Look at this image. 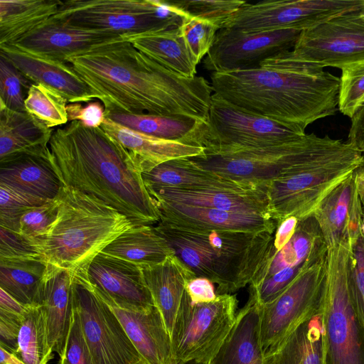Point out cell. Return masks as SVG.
<instances>
[{"label": "cell", "mask_w": 364, "mask_h": 364, "mask_svg": "<svg viewBox=\"0 0 364 364\" xmlns=\"http://www.w3.org/2000/svg\"><path fill=\"white\" fill-rule=\"evenodd\" d=\"M66 63L109 112L183 116L208 122L213 87L156 63L124 39L69 58Z\"/></svg>", "instance_id": "1"}, {"label": "cell", "mask_w": 364, "mask_h": 364, "mask_svg": "<svg viewBox=\"0 0 364 364\" xmlns=\"http://www.w3.org/2000/svg\"><path fill=\"white\" fill-rule=\"evenodd\" d=\"M210 80L213 92L225 101L301 134L338 109L340 78L289 50L258 68L213 72Z\"/></svg>", "instance_id": "2"}, {"label": "cell", "mask_w": 364, "mask_h": 364, "mask_svg": "<svg viewBox=\"0 0 364 364\" xmlns=\"http://www.w3.org/2000/svg\"><path fill=\"white\" fill-rule=\"evenodd\" d=\"M49 148L63 186L95 196L136 225H151L160 221L141 173L100 127L70 122L54 129Z\"/></svg>", "instance_id": "3"}, {"label": "cell", "mask_w": 364, "mask_h": 364, "mask_svg": "<svg viewBox=\"0 0 364 364\" xmlns=\"http://www.w3.org/2000/svg\"><path fill=\"white\" fill-rule=\"evenodd\" d=\"M154 228L196 277L217 284V294L234 293L250 284L275 234L181 228L161 222Z\"/></svg>", "instance_id": "4"}, {"label": "cell", "mask_w": 364, "mask_h": 364, "mask_svg": "<svg viewBox=\"0 0 364 364\" xmlns=\"http://www.w3.org/2000/svg\"><path fill=\"white\" fill-rule=\"evenodd\" d=\"M58 214L39 250L47 264L87 280L93 259L112 240L137 225L92 195L63 186Z\"/></svg>", "instance_id": "5"}, {"label": "cell", "mask_w": 364, "mask_h": 364, "mask_svg": "<svg viewBox=\"0 0 364 364\" xmlns=\"http://www.w3.org/2000/svg\"><path fill=\"white\" fill-rule=\"evenodd\" d=\"M364 163V154L349 142L331 140L267 186L271 218L277 225L294 216H313L323 200Z\"/></svg>", "instance_id": "6"}, {"label": "cell", "mask_w": 364, "mask_h": 364, "mask_svg": "<svg viewBox=\"0 0 364 364\" xmlns=\"http://www.w3.org/2000/svg\"><path fill=\"white\" fill-rule=\"evenodd\" d=\"M188 16L171 1L68 0L54 18L73 26L124 36L179 28Z\"/></svg>", "instance_id": "7"}, {"label": "cell", "mask_w": 364, "mask_h": 364, "mask_svg": "<svg viewBox=\"0 0 364 364\" xmlns=\"http://www.w3.org/2000/svg\"><path fill=\"white\" fill-rule=\"evenodd\" d=\"M327 247L324 364H364V326L352 308L348 294L352 245L344 238Z\"/></svg>", "instance_id": "8"}, {"label": "cell", "mask_w": 364, "mask_h": 364, "mask_svg": "<svg viewBox=\"0 0 364 364\" xmlns=\"http://www.w3.org/2000/svg\"><path fill=\"white\" fill-rule=\"evenodd\" d=\"M327 252L305 267L274 300L261 306L260 340L264 356L299 325L321 311L327 291Z\"/></svg>", "instance_id": "9"}, {"label": "cell", "mask_w": 364, "mask_h": 364, "mask_svg": "<svg viewBox=\"0 0 364 364\" xmlns=\"http://www.w3.org/2000/svg\"><path fill=\"white\" fill-rule=\"evenodd\" d=\"M331 138L311 133L283 144L225 155L190 158L200 168L241 183L266 187L302 162Z\"/></svg>", "instance_id": "10"}, {"label": "cell", "mask_w": 364, "mask_h": 364, "mask_svg": "<svg viewBox=\"0 0 364 364\" xmlns=\"http://www.w3.org/2000/svg\"><path fill=\"white\" fill-rule=\"evenodd\" d=\"M237 306L235 294H218L211 302L194 304L186 291L171 337L172 356L210 363L234 325Z\"/></svg>", "instance_id": "11"}, {"label": "cell", "mask_w": 364, "mask_h": 364, "mask_svg": "<svg viewBox=\"0 0 364 364\" xmlns=\"http://www.w3.org/2000/svg\"><path fill=\"white\" fill-rule=\"evenodd\" d=\"M208 131L205 155H225L283 144L306 134L243 110L214 92L209 109Z\"/></svg>", "instance_id": "12"}, {"label": "cell", "mask_w": 364, "mask_h": 364, "mask_svg": "<svg viewBox=\"0 0 364 364\" xmlns=\"http://www.w3.org/2000/svg\"><path fill=\"white\" fill-rule=\"evenodd\" d=\"M364 0H267L245 2L223 28L246 33L292 29L303 31L358 10Z\"/></svg>", "instance_id": "13"}, {"label": "cell", "mask_w": 364, "mask_h": 364, "mask_svg": "<svg viewBox=\"0 0 364 364\" xmlns=\"http://www.w3.org/2000/svg\"><path fill=\"white\" fill-rule=\"evenodd\" d=\"M73 307L95 364H134L144 359L88 281L73 278Z\"/></svg>", "instance_id": "14"}, {"label": "cell", "mask_w": 364, "mask_h": 364, "mask_svg": "<svg viewBox=\"0 0 364 364\" xmlns=\"http://www.w3.org/2000/svg\"><path fill=\"white\" fill-rule=\"evenodd\" d=\"M314 216L299 220L296 231L279 251L272 247L250 283L260 306L278 297L305 267L327 252Z\"/></svg>", "instance_id": "15"}, {"label": "cell", "mask_w": 364, "mask_h": 364, "mask_svg": "<svg viewBox=\"0 0 364 364\" xmlns=\"http://www.w3.org/2000/svg\"><path fill=\"white\" fill-rule=\"evenodd\" d=\"M289 54L322 68L343 66L364 60V16L358 10L303 31Z\"/></svg>", "instance_id": "16"}, {"label": "cell", "mask_w": 364, "mask_h": 364, "mask_svg": "<svg viewBox=\"0 0 364 364\" xmlns=\"http://www.w3.org/2000/svg\"><path fill=\"white\" fill-rule=\"evenodd\" d=\"M301 32L283 29L246 33L221 28L203 65L212 73L258 68L265 60L291 50Z\"/></svg>", "instance_id": "17"}, {"label": "cell", "mask_w": 364, "mask_h": 364, "mask_svg": "<svg viewBox=\"0 0 364 364\" xmlns=\"http://www.w3.org/2000/svg\"><path fill=\"white\" fill-rule=\"evenodd\" d=\"M93 290L118 306L146 311L155 306L141 267L127 260L100 252L87 273Z\"/></svg>", "instance_id": "18"}, {"label": "cell", "mask_w": 364, "mask_h": 364, "mask_svg": "<svg viewBox=\"0 0 364 364\" xmlns=\"http://www.w3.org/2000/svg\"><path fill=\"white\" fill-rule=\"evenodd\" d=\"M121 39L122 36L116 33L73 26L53 16L34 31L8 46L66 62L73 55Z\"/></svg>", "instance_id": "19"}, {"label": "cell", "mask_w": 364, "mask_h": 364, "mask_svg": "<svg viewBox=\"0 0 364 364\" xmlns=\"http://www.w3.org/2000/svg\"><path fill=\"white\" fill-rule=\"evenodd\" d=\"M100 128L141 173L168 160L205 154L200 146L165 140L122 126L106 117Z\"/></svg>", "instance_id": "20"}, {"label": "cell", "mask_w": 364, "mask_h": 364, "mask_svg": "<svg viewBox=\"0 0 364 364\" xmlns=\"http://www.w3.org/2000/svg\"><path fill=\"white\" fill-rule=\"evenodd\" d=\"M153 200L159 222L172 226L252 233L275 232L277 227L274 220L259 214Z\"/></svg>", "instance_id": "21"}, {"label": "cell", "mask_w": 364, "mask_h": 364, "mask_svg": "<svg viewBox=\"0 0 364 364\" xmlns=\"http://www.w3.org/2000/svg\"><path fill=\"white\" fill-rule=\"evenodd\" d=\"M0 55L32 83H41L53 88L69 103H87L95 100L88 86L66 62L8 45L0 46Z\"/></svg>", "instance_id": "22"}, {"label": "cell", "mask_w": 364, "mask_h": 364, "mask_svg": "<svg viewBox=\"0 0 364 364\" xmlns=\"http://www.w3.org/2000/svg\"><path fill=\"white\" fill-rule=\"evenodd\" d=\"M147 191L155 200L255 213L271 218L266 187L240 189L160 188Z\"/></svg>", "instance_id": "23"}, {"label": "cell", "mask_w": 364, "mask_h": 364, "mask_svg": "<svg viewBox=\"0 0 364 364\" xmlns=\"http://www.w3.org/2000/svg\"><path fill=\"white\" fill-rule=\"evenodd\" d=\"M0 183L46 200L55 199L63 186L53 166L50 148L0 160Z\"/></svg>", "instance_id": "24"}, {"label": "cell", "mask_w": 364, "mask_h": 364, "mask_svg": "<svg viewBox=\"0 0 364 364\" xmlns=\"http://www.w3.org/2000/svg\"><path fill=\"white\" fill-rule=\"evenodd\" d=\"M98 296L116 315L131 341L149 364L167 363L172 356L171 340L156 306L146 311H134L121 308L108 299Z\"/></svg>", "instance_id": "25"}, {"label": "cell", "mask_w": 364, "mask_h": 364, "mask_svg": "<svg viewBox=\"0 0 364 364\" xmlns=\"http://www.w3.org/2000/svg\"><path fill=\"white\" fill-rule=\"evenodd\" d=\"M41 306L46 317L50 347L61 358L73 314V277L68 271L48 264Z\"/></svg>", "instance_id": "26"}, {"label": "cell", "mask_w": 364, "mask_h": 364, "mask_svg": "<svg viewBox=\"0 0 364 364\" xmlns=\"http://www.w3.org/2000/svg\"><path fill=\"white\" fill-rule=\"evenodd\" d=\"M261 306L249 290L232 328L209 364H264L260 340Z\"/></svg>", "instance_id": "27"}, {"label": "cell", "mask_w": 364, "mask_h": 364, "mask_svg": "<svg viewBox=\"0 0 364 364\" xmlns=\"http://www.w3.org/2000/svg\"><path fill=\"white\" fill-rule=\"evenodd\" d=\"M141 269L154 304L171 337L186 284L196 276L174 254L162 263Z\"/></svg>", "instance_id": "28"}, {"label": "cell", "mask_w": 364, "mask_h": 364, "mask_svg": "<svg viewBox=\"0 0 364 364\" xmlns=\"http://www.w3.org/2000/svg\"><path fill=\"white\" fill-rule=\"evenodd\" d=\"M106 117L122 126L156 138L202 146L208 138V122L183 116L109 112Z\"/></svg>", "instance_id": "29"}, {"label": "cell", "mask_w": 364, "mask_h": 364, "mask_svg": "<svg viewBox=\"0 0 364 364\" xmlns=\"http://www.w3.org/2000/svg\"><path fill=\"white\" fill-rule=\"evenodd\" d=\"M146 189L176 188H229L240 189L255 186L223 178L198 166L190 158H179L163 162L151 170L142 173Z\"/></svg>", "instance_id": "30"}, {"label": "cell", "mask_w": 364, "mask_h": 364, "mask_svg": "<svg viewBox=\"0 0 364 364\" xmlns=\"http://www.w3.org/2000/svg\"><path fill=\"white\" fill-rule=\"evenodd\" d=\"M53 131L26 111L0 107V160L20 153L48 150Z\"/></svg>", "instance_id": "31"}, {"label": "cell", "mask_w": 364, "mask_h": 364, "mask_svg": "<svg viewBox=\"0 0 364 364\" xmlns=\"http://www.w3.org/2000/svg\"><path fill=\"white\" fill-rule=\"evenodd\" d=\"M122 38L165 68L186 77L196 76L198 63L189 53L179 28Z\"/></svg>", "instance_id": "32"}, {"label": "cell", "mask_w": 364, "mask_h": 364, "mask_svg": "<svg viewBox=\"0 0 364 364\" xmlns=\"http://www.w3.org/2000/svg\"><path fill=\"white\" fill-rule=\"evenodd\" d=\"M324 309V308H323ZM323 309L299 325L264 364H324Z\"/></svg>", "instance_id": "33"}, {"label": "cell", "mask_w": 364, "mask_h": 364, "mask_svg": "<svg viewBox=\"0 0 364 364\" xmlns=\"http://www.w3.org/2000/svg\"><path fill=\"white\" fill-rule=\"evenodd\" d=\"M59 0H0V46L12 45L48 21Z\"/></svg>", "instance_id": "34"}, {"label": "cell", "mask_w": 364, "mask_h": 364, "mask_svg": "<svg viewBox=\"0 0 364 364\" xmlns=\"http://www.w3.org/2000/svg\"><path fill=\"white\" fill-rule=\"evenodd\" d=\"M146 267L159 264L173 255L166 240L154 226L137 225L124 232L102 251Z\"/></svg>", "instance_id": "35"}, {"label": "cell", "mask_w": 364, "mask_h": 364, "mask_svg": "<svg viewBox=\"0 0 364 364\" xmlns=\"http://www.w3.org/2000/svg\"><path fill=\"white\" fill-rule=\"evenodd\" d=\"M47 268L43 258L0 259V288L26 307L41 306Z\"/></svg>", "instance_id": "36"}, {"label": "cell", "mask_w": 364, "mask_h": 364, "mask_svg": "<svg viewBox=\"0 0 364 364\" xmlns=\"http://www.w3.org/2000/svg\"><path fill=\"white\" fill-rule=\"evenodd\" d=\"M358 195L352 174L333 188L314 213L327 247L348 238L352 210Z\"/></svg>", "instance_id": "37"}, {"label": "cell", "mask_w": 364, "mask_h": 364, "mask_svg": "<svg viewBox=\"0 0 364 364\" xmlns=\"http://www.w3.org/2000/svg\"><path fill=\"white\" fill-rule=\"evenodd\" d=\"M41 306L30 307L24 315L14 355L26 364H47L53 358Z\"/></svg>", "instance_id": "38"}, {"label": "cell", "mask_w": 364, "mask_h": 364, "mask_svg": "<svg viewBox=\"0 0 364 364\" xmlns=\"http://www.w3.org/2000/svg\"><path fill=\"white\" fill-rule=\"evenodd\" d=\"M68 100L53 88L41 83H32L25 100L26 111L48 127L68 123Z\"/></svg>", "instance_id": "39"}, {"label": "cell", "mask_w": 364, "mask_h": 364, "mask_svg": "<svg viewBox=\"0 0 364 364\" xmlns=\"http://www.w3.org/2000/svg\"><path fill=\"white\" fill-rule=\"evenodd\" d=\"M58 207L55 198L30 208L21 216L18 233L31 242L38 250L56 219Z\"/></svg>", "instance_id": "40"}, {"label": "cell", "mask_w": 364, "mask_h": 364, "mask_svg": "<svg viewBox=\"0 0 364 364\" xmlns=\"http://www.w3.org/2000/svg\"><path fill=\"white\" fill-rule=\"evenodd\" d=\"M191 16L223 28L228 19L246 2L241 0H184L171 1Z\"/></svg>", "instance_id": "41"}, {"label": "cell", "mask_w": 364, "mask_h": 364, "mask_svg": "<svg viewBox=\"0 0 364 364\" xmlns=\"http://www.w3.org/2000/svg\"><path fill=\"white\" fill-rule=\"evenodd\" d=\"M32 82L0 55V107L26 111L25 100Z\"/></svg>", "instance_id": "42"}, {"label": "cell", "mask_w": 364, "mask_h": 364, "mask_svg": "<svg viewBox=\"0 0 364 364\" xmlns=\"http://www.w3.org/2000/svg\"><path fill=\"white\" fill-rule=\"evenodd\" d=\"M48 200L0 183V226L18 232L22 214L30 208L41 205Z\"/></svg>", "instance_id": "43"}, {"label": "cell", "mask_w": 364, "mask_h": 364, "mask_svg": "<svg viewBox=\"0 0 364 364\" xmlns=\"http://www.w3.org/2000/svg\"><path fill=\"white\" fill-rule=\"evenodd\" d=\"M341 70L338 109L351 118L364 100V60Z\"/></svg>", "instance_id": "44"}, {"label": "cell", "mask_w": 364, "mask_h": 364, "mask_svg": "<svg viewBox=\"0 0 364 364\" xmlns=\"http://www.w3.org/2000/svg\"><path fill=\"white\" fill-rule=\"evenodd\" d=\"M179 29L189 53L198 64L209 52L220 30L208 21L189 15Z\"/></svg>", "instance_id": "45"}, {"label": "cell", "mask_w": 364, "mask_h": 364, "mask_svg": "<svg viewBox=\"0 0 364 364\" xmlns=\"http://www.w3.org/2000/svg\"><path fill=\"white\" fill-rule=\"evenodd\" d=\"M348 284L350 304L364 326V235L363 232L352 245Z\"/></svg>", "instance_id": "46"}, {"label": "cell", "mask_w": 364, "mask_h": 364, "mask_svg": "<svg viewBox=\"0 0 364 364\" xmlns=\"http://www.w3.org/2000/svg\"><path fill=\"white\" fill-rule=\"evenodd\" d=\"M60 358V364H95L82 331L79 315L74 307L65 350Z\"/></svg>", "instance_id": "47"}, {"label": "cell", "mask_w": 364, "mask_h": 364, "mask_svg": "<svg viewBox=\"0 0 364 364\" xmlns=\"http://www.w3.org/2000/svg\"><path fill=\"white\" fill-rule=\"evenodd\" d=\"M43 258L38 249L18 232L0 226V259Z\"/></svg>", "instance_id": "48"}, {"label": "cell", "mask_w": 364, "mask_h": 364, "mask_svg": "<svg viewBox=\"0 0 364 364\" xmlns=\"http://www.w3.org/2000/svg\"><path fill=\"white\" fill-rule=\"evenodd\" d=\"M68 123L79 121L89 128H99L104 122L106 115L103 104L100 100L85 103H68L67 105Z\"/></svg>", "instance_id": "49"}, {"label": "cell", "mask_w": 364, "mask_h": 364, "mask_svg": "<svg viewBox=\"0 0 364 364\" xmlns=\"http://www.w3.org/2000/svg\"><path fill=\"white\" fill-rule=\"evenodd\" d=\"M24 315L0 309V347L14 355Z\"/></svg>", "instance_id": "50"}, {"label": "cell", "mask_w": 364, "mask_h": 364, "mask_svg": "<svg viewBox=\"0 0 364 364\" xmlns=\"http://www.w3.org/2000/svg\"><path fill=\"white\" fill-rule=\"evenodd\" d=\"M213 284L208 278L196 277L187 282L186 291L194 304L211 302L218 296Z\"/></svg>", "instance_id": "51"}, {"label": "cell", "mask_w": 364, "mask_h": 364, "mask_svg": "<svg viewBox=\"0 0 364 364\" xmlns=\"http://www.w3.org/2000/svg\"><path fill=\"white\" fill-rule=\"evenodd\" d=\"M350 119L348 142L364 154V102Z\"/></svg>", "instance_id": "52"}, {"label": "cell", "mask_w": 364, "mask_h": 364, "mask_svg": "<svg viewBox=\"0 0 364 364\" xmlns=\"http://www.w3.org/2000/svg\"><path fill=\"white\" fill-rule=\"evenodd\" d=\"M299 220L294 216H290L283 220L277 225L273 242V248L276 251L282 250L293 237Z\"/></svg>", "instance_id": "53"}, {"label": "cell", "mask_w": 364, "mask_h": 364, "mask_svg": "<svg viewBox=\"0 0 364 364\" xmlns=\"http://www.w3.org/2000/svg\"><path fill=\"white\" fill-rule=\"evenodd\" d=\"M0 288V309L24 315L28 309Z\"/></svg>", "instance_id": "54"}, {"label": "cell", "mask_w": 364, "mask_h": 364, "mask_svg": "<svg viewBox=\"0 0 364 364\" xmlns=\"http://www.w3.org/2000/svg\"><path fill=\"white\" fill-rule=\"evenodd\" d=\"M0 364H26L14 354L0 347Z\"/></svg>", "instance_id": "55"}, {"label": "cell", "mask_w": 364, "mask_h": 364, "mask_svg": "<svg viewBox=\"0 0 364 364\" xmlns=\"http://www.w3.org/2000/svg\"><path fill=\"white\" fill-rule=\"evenodd\" d=\"M166 364H209V363L199 361L197 360H181L171 356Z\"/></svg>", "instance_id": "56"}, {"label": "cell", "mask_w": 364, "mask_h": 364, "mask_svg": "<svg viewBox=\"0 0 364 364\" xmlns=\"http://www.w3.org/2000/svg\"><path fill=\"white\" fill-rule=\"evenodd\" d=\"M134 364H149L144 359H141L138 362L134 363Z\"/></svg>", "instance_id": "57"}, {"label": "cell", "mask_w": 364, "mask_h": 364, "mask_svg": "<svg viewBox=\"0 0 364 364\" xmlns=\"http://www.w3.org/2000/svg\"><path fill=\"white\" fill-rule=\"evenodd\" d=\"M358 11L364 16V4L358 10Z\"/></svg>", "instance_id": "58"}, {"label": "cell", "mask_w": 364, "mask_h": 364, "mask_svg": "<svg viewBox=\"0 0 364 364\" xmlns=\"http://www.w3.org/2000/svg\"><path fill=\"white\" fill-rule=\"evenodd\" d=\"M363 102H364V100H363ZM363 102H362V103H363Z\"/></svg>", "instance_id": "59"}]
</instances>
